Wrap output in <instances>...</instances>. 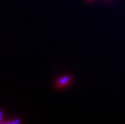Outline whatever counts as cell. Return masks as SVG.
<instances>
[{
  "instance_id": "cell-2",
  "label": "cell",
  "mask_w": 125,
  "mask_h": 124,
  "mask_svg": "<svg viewBox=\"0 0 125 124\" xmlns=\"http://www.w3.org/2000/svg\"><path fill=\"white\" fill-rule=\"evenodd\" d=\"M2 118V112L0 111V123H2V121L1 120Z\"/></svg>"
},
{
  "instance_id": "cell-3",
  "label": "cell",
  "mask_w": 125,
  "mask_h": 124,
  "mask_svg": "<svg viewBox=\"0 0 125 124\" xmlns=\"http://www.w3.org/2000/svg\"><path fill=\"white\" fill-rule=\"evenodd\" d=\"M88 2H92V1H94V0H87Z\"/></svg>"
},
{
  "instance_id": "cell-1",
  "label": "cell",
  "mask_w": 125,
  "mask_h": 124,
  "mask_svg": "<svg viewBox=\"0 0 125 124\" xmlns=\"http://www.w3.org/2000/svg\"><path fill=\"white\" fill-rule=\"evenodd\" d=\"M72 82V76L70 75L62 76L56 81L55 86L57 89H65L69 86Z\"/></svg>"
}]
</instances>
